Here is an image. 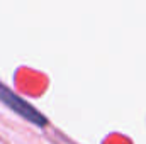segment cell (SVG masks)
<instances>
[{"label": "cell", "mask_w": 146, "mask_h": 144, "mask_svg": "<svg viewBox=\"0 0 146 144\" xmlns=\"http://www.w3.org/2000/svg\"><path fill=\"white\" fill-rule=\"evenodd\" d=\"M0 102L7 108H10L14 114H17L19 117L26 119L27 122H31L36 127H48L49 126V120H48V117L42 112H39L33 104H29L27 100L19 97L14 90H10L2 81H0Z\"/></svg>", "instance_id": "obj_1"}]
</instances>
